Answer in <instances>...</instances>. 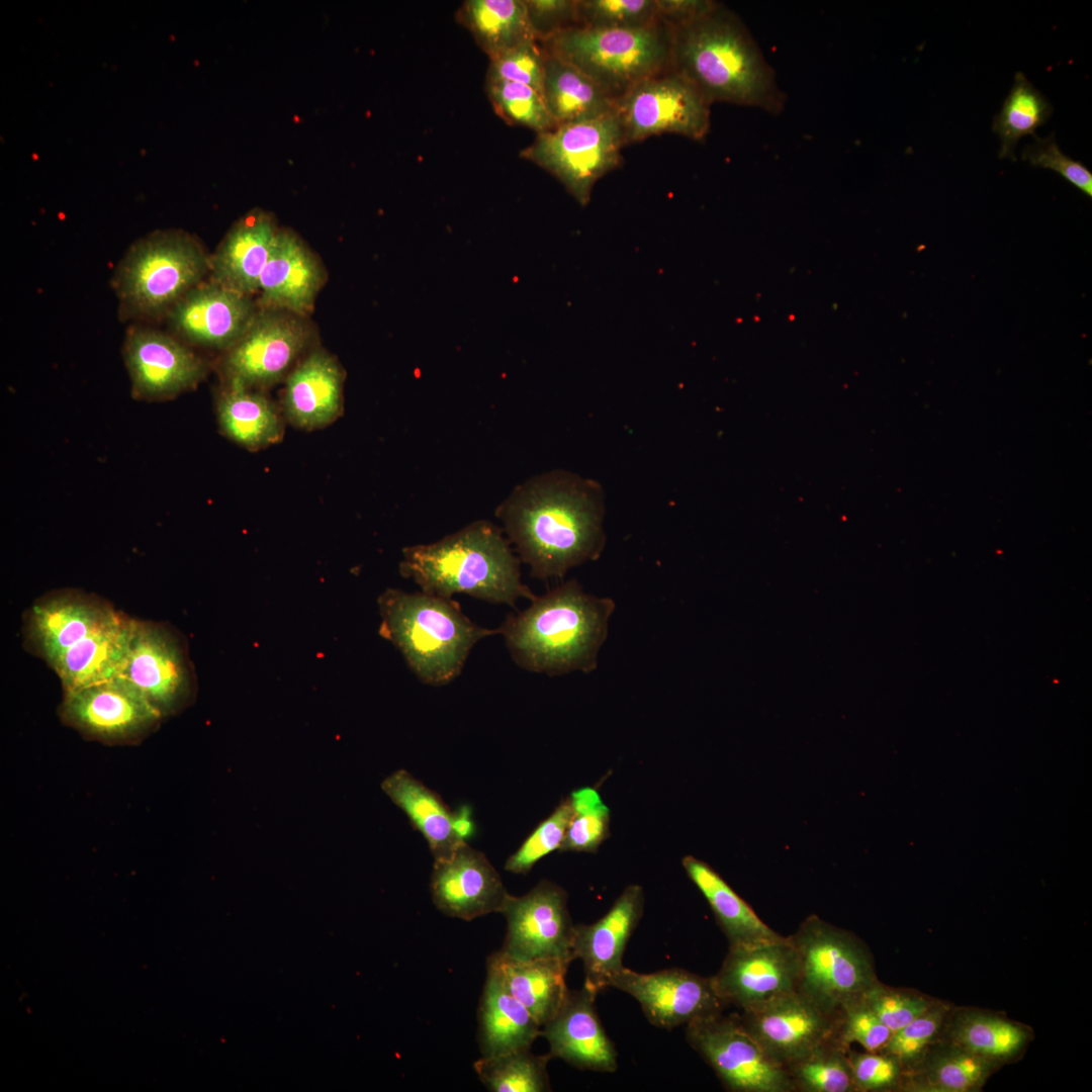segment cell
I'll list each match as a JSON object with an SVG mask.
<instances>
[{
	"mask_svg": "<svg viewBox=\"0 0 1092 1092\" xmlns=\"http://www.w3.org/2000/svg\"><path fill=\"white\" fill-rule=\"evenodd\" d=\"M571 814L569 799L562 801L526 838L505 863V870L525 875L545 855L559 849Z\"/></svg>",
	"mask_w": 1092,
	"mask_h": 1092,
	"instance_id": "46",
	"label": "cell"
},
{
	"mask_svg": "<svg viewBox=\"0 0 1092 1092\" xmlns=\"http://www.w3.org/2000/svg\"><path fill=\"white\" fill-rule=\"evenodd\" d=\"M469 814L470 811L467 807L462 808L459 813L454 814L453 828L456 835L462 840H465L473 830Z\"/></svg>",
	"mask_w": 1092,
	"mask_h": 1092,
	"instance_id": "53",
	"label": "cell"
},
{
	"mask_svg": "<svg viewBox=\"0 0 1092 1092\" xmlns=\"http://www.w3.org/2000/svg\"><path fill=\"white\" fill-rule=\"evenodd\" d=\"M690 1045L733 1092H794L785 1068L772 1061L734 1014L721 1013L687 1024Z\"/></svg>",
	"mask_w": 1092,
	"mask_h": 1092,
	"instance_id": "13",
	"label": "cell"
},
{
	"mask_svg": "<svg viewBox=\"0 0 1092 1092\" xmlns=\"http://www.w3.org/2000/svg\"><path fill=\"white\" fill-rule=\"evenodd\" d=\"M644 909L643 890L628 886L601 919L592 924L574 925L573 959L581 961L584 986L599 994L611 986L624 969L626 944L637 927Z\"/></svg>",
	"mask_w": 1092,
	"mask_h": 1092,
	"instance_id": "23",
	"label": "cell"
},
{
	"mask_svg": "<svg viewBox=\"0 0 1092 1092\" xmlns=\"http://www.w3.org/2000/svg\"><path fill=\"white\" fill-rule=\"evenodd\" d=\"M545 53L537 40H527L490 59L486 78L527 85L542 94Z\"/></svg>",
	"mask_w": 1092,
	"mask_h": 1092,
	"instance_id": "47",
	"label": "cell"
},
{
	"mask_svg": "<svg viewBox=\"0 0 1092 1092\" xmlns=\"http://www.w3.org/2000/svg\"><path fill=\"white\" fill-rule=\"evenodd\" d=\"M998 1068L941 1038L905 1073L901 1091L975 1092L983 1088Z\"/></svg>",
	"mask_w": 1092,
	"mask_h": 1092,
	"instance_id": "34",
	"label": "cell"
},
{
	"mask_svg": "<svg viewBox=\"0 0 1092 1092\" xmlns=\"http://www.w3.org/2000/svg\"><path fill=\"white\" fill-rule=\"evenodd\" d=\"M310 340L311 330L303 316L262 307L220 360L222 382L256 390L271 387L287 377Z\"/></svg>",
	"mask_w": 1092,
	"mask_h": 1092,
	"instance_id": "10",
	"label": "cell"
},
{
	"mask_svg": "<svg viewBox=\"0 0 1092 1092\" xmlns=\"http://www.w3.org/2000/svg\"><path fill=\"white\" fill-rule=\"evenodd\" d=\"M122 354L131 394L144 401H164L196 387L206 376V361L178 339L154 328H128Z\"/></svg>",
	"mask_w": 1092,
	"mask_h": 1092,
	"instance_id": "16",
	"label": "cell"
},
{
	"mask_svg": "<svg viewBox=\"0 0 1092 1092\" xmlns=\"http://www.w3.org/2000/svg\"><path fill=\"white\" fill-rule=\"evenodd\" d=\"M726 1005L746 1010L797 991L798 960L789 936L780 940L729 947L711 977Z\"/></svg>",
	"mask_w": 1092,
	"mask_h": 1092,
	"instance_id": "18",
	"label": "cell"
},
{
	"mask_svg": "<svg viewBox=\"0 0 1092 1092\" xmlns=\"http://www.w3.org/2000/svg\"><path fill=\"white\" fill-rule=\"evenodd\" d=\"M121 613L77 592H60L36 601L25 619L28 647L51 666L65 651L110 624Z\"/></svg>",
	"mask_w": 1092,
	"mask_h": 1092,
	"instance_id": "22",
	"label": "cell"
},
{
	"mask_svg": "<svg viewBox=\"0 0 1092 1092\" xmlns=\"http://www.w3.org/2000/svg\"><path fill=\"white\" fill-rule=\"evenodd\" d=\"M1049 99L1029 82L1022 72L1014 76V83L995 115L992 130L999 136L1000 159L1016 161L1015 150L1019 140L1035 134L1053 114Z\"/></svg>",
	"mask_w": 1092,
	"mask_h": 1092,
	"instance_id": "38",
	"label": "cell"
},
{
	"mask_svg": "<svg viewBox=\"0 0 1092 1092\" xmlns=\"http://www.w3.org/2000/svg\"><path fill=\"white\" fill-rule=\"evenodd\" d=\"M623 146V131L615 110L537 133L533 143L520 152V157L553 175L584 206L590 200L596 182L620 166Z\"/></svg>",
	"mask_w": 1092,
	"mask_h": 1092,
	"instance_id": "9",
	"label": "cell"
},
{
	"mask_svg": "<svg viewBox=\"0 0 1092 1092\" xmlns=\"http://www.w3.org/2000/svg\"><path fill=\"white\" fill-rule=\"evenodd\" d=\"M711 104L671 69L636 84L616 100L624 142L676 133L695 141L710 128Z\"/></svg>",
	"mask_w": 1092,
	"mask_h": 1092,
	"instance_id": "11",
	"label": "cell"
},
{
	"mask_svg": "<svg viewBox=\"0 0 1092 1092\" xmlns=\"http://www.w3.org/2000/svg\"><path fill=\"white\" fill-rule=\"evenodd\" d=\"M134 622V619L121 614L110 624L65 651L51 665L58 674L64 692L118 676L127 659Z\"/></svg>",
	"mask_w": 1092,
	"mask_h": 1092,
	"instance_id": "28",
	"label": "cell"
},
{
	"mask_svg": "<svg viewBox=\"0 0 1092 1092\" xmlns=\"http://www.w3.org/2000/svg\"><path fill=\"white\" fill-rule=\"evenodd\" d=\"M604 512L597 482L553 470L516 486L495 515L531 576L549 579L600 557Z\"/></svg>",
	"mask_w": 1092,
	"mask_h": 1092,
	"instance_id": "1",
	"label": "cell"
},
{
	"mask_svg": "<svg viewBox=\"0 0 1092 1092\" xmlns=\"http://www.w3.org/2000/svg\"><path fill=\"white\" fill-rule=\"evenodd\" d=\"M849 1049L834 1035L787 1066L794 1091L856 1092L848 1061Z\"/></svg>",
	"mask_w": 1092,
	"mask_h": 1092,
	"instance_id": "39",
	"label": "cell"
},
{
	"mask_svg": "<svg viewBox=\"0 0 1092 1092\" xmlns=\"http://www.w3.org/2000/svg\"><path fill=\"white\" fill-rule=\"evenodd\" d=\"M848 1061L856 1092L901 1091L906 1071L893 1056L849 1049Z\"/></svg>",
	"mask_w": 1092,
	"mask_h": 1092,
	"instance_id": "48",
	"label": "cell"
},
{
	"mask_svg": "<svg viewBox=\"0 0 1092 1092\" xmlns=\"http://www.w3.org/2000/svg\"><path fill=\"white\" fill-rule=\"evenodd\" d=\"M215 412L221 433L250 451L276 444L284 435V422L276 405L241 383L222 382L215 396Z\"/></svg>",
	"mask_w": 1092,
	"mask_h": 1092,
	"instance_id": "30",
	"label": "cell"
},
{
	"mask_svg": "<svg viewBox=\"0 0 1092 1092\" xmlns=\"http://www.w3.org/2000/svg\"><path fill=\"white\" fill-rule=\"evenodd\" d=\"M615 101L636 84L671 69V29L661 21L637 28H566L541 42Z\"/></svg>",
	"mask_w": 1092,
	"mask_h": 1092,
	"instance_id": "7",
	"label": "cell"
},
{
	"mask_svg": "<svg viewBox=\"0 0 1092 1092\" xmlns=\"http://www.w3.org/2000/svg\"><path fill=\"white\" fill-rule=\"evenodd\" d=\"M541 1025L487 970L478 1008V1043L482 1057L530 1049Z\"/></svg>",
	"mask_w": 1092,
	"mask_h": 1092,
	"instance_id": "31",
	"label": "cell"
},
{
	"mask_svg": "<svg viewBox=\"0 0 1092 1092\" xmlns=\"http://www.w3.org/2000/svg\"><path fill=\"white\" fill-rule=\"evenodd\" d=\"M569 965L557 959L520 961L497 950L487 959L486 967L543 1026L565 1001L568 993L565 976Z\"/></svg>",
	"mask_w": 1092,
	"mask_h": 1092,
	"instance_id": "29",
	"label": "cell"
},
{
	"mask_svg": "<svg viewBox=\"0 0 1092 1092\" xmlns=\"http://www.w3.org/2000/svg\"><path fill=\"white\" fill-rule=\"evenodd\" d=\"M892 1033L861 996L840 1008L836 1035L846 1045L856 1042L868 1052H881Z\"/></svg>",
	"mask_w": 1092,
	"mask_h": 1092,
	"instance_id": "49",
	"label": "cell"
},
{
	"mask_svg": "<svg viewBox=\"0 0 1092 1092\" xmlns=\"http://www.w3.org/2000/svg\"><path fill=\"white\" fill-rule=\"evenodd\" d=\"M671 70L710 103L727 102L778 114L786 104L776 74L743 21L716 2L670 27Z\"/></svg>",
	"mask_w": 1092,
	"mask_h": 1092,
	"instance_id": "2",
	"label": "cell"
},
{
	"mask_svg": "<svg viewBox=\"0 0 1092 1092\" xmlns=\"http://www.w3.org/2000/svg\"><path fill=\"white\" fill-rule=\"evenodd\" d=\"M950 1006L936 1001L929 1009L892 1033L881 1051L896 1058L908 1072L941 1039Z\"/></svg>",
	"mask_w": 1092,
	"mask_h": 1092,
	"instance_id": "43",
	"label": "cell"
},
{
	"mask_svg": "<svg viewBox=\"0 0 1092 1092\" xmlns=\"http://www.w3.org/2000/svg\"><path fill=\"white\" fill-rule=\"evenodd\" d=\"M381 789L427 840L434 859L447 855L465 841L456 835L454 814L440 796L405 769L388 776Z\"/></svg>",
	"mask_w": 1092,
	"mask_h": 1092,
	"instance_id": "35",
	"label": "cell"
},
{
	"mask_svg": "<svg viewBox=\"0 0 1092 1092\" xmlns=\"http://www.w3.org/2000/svg\"><path fill=\"white\" fill-rule=\"evenodd\" d=\"M499 913L507 921L503 954L520 961L574 960V925L560 886L543 880L523 896L509 894Z\"/></svg>",
	"mask_w": 1092,
	"mask_h": 1092,
	"instance_id": "15",
	"label": "cell"
},
{
	"mask_svg": "<svg viewBox=\"0 0 1092 1092\" xmlns=\"http://www.w3.org/2000/svg\"><path fill=\"white\" fill-rule=\"evenodd\" d=\"M430 890L442 913L467 921L500 912L509 895L486 856L466 841L435 858Z\"/></svg>",
	"mask_w": 1092,
	"mask_h": 1092,
	"instance_id": "20",
	"label": "cell"
},
{
	"mask_svg": "<svg viewBox=\"0 0 1092 1092\" xmlns=\"http://www.w3.org/2000/svg\"><path fill=\"white\" fill-rule=\"evenodd\" d=\"M59 716L83 737L106 745L136 744L163 720L144 695L119 675L64 692Z\"/></svg>",
	"mask_w": 1092,
	"mask_h": 1092,
	"instance_id": "12",
	"label": "cell"
},
{
	"mask_svg": "<svg viewBox=\"0 0 1092 1092\" xmlns=\"http://www.w3.org/2000/svg\"><path fill=\"white\" fill-rule=\"evenodd\" d=\"M344 370L324 350L310 352L286 377L282 410L295 428L313 431L335 422L343 414Z\"/></svg>",
	"mask_w": 1092,
	"mask_h": 1092,
	"instance_id": "26",
	"label": "cell"
},
{
	"mask_svg": "<svg viewBox=\"0 0 1092 1092\" xmlns=\"http://www.w3.org/2000/svg\"><path fill=\"white\" fill-rule=\"evenodd\" d=\"M551 1055H534L530 1049L481 1057L474 1069L483 1085L493 1092H544L550 1090L547 1064Z\"/></svg>",
	"mask_w": 1092,
	"mask_h": 1092,
	"instance_id": "40",
	"label": "cell"
},
{
	"mask_svg": "<svg viewBox=\"0 0 1092 1092\" xmlns=\"http://www.w3.org/2000/svg\"><path fill=\"white\" fill-rule=\"evenodd\" d=\"M578 26L637 28L660 21L655 0H576Z\"/></svg>",
	"mask_w": 1092,
	"mask_h": 1092,
	"instance_id": "44",
	"label": "cell"
},
{
	"mask_svg": "<svg viewBox=\"0 0 1092 1092\" xmlns=\"http://www.w3.org/2000/svg\"><path fill=\"white\" fill-rule=\"evenodd\" d=\"M658 19L669 27H676L708 11L715 3L711 0H655Z\"/></svg>",
	"mask_w": 1092,
	"mask_h": 1092,
	"instance_id": "52",
	"label": "cell"
},
{
	"mask_svg": "<svg viewBox=\"0 0 1092 1092\" xmlns=\"http://www.w3.org/2000/svg\"><path fill=\"white\" fill-rule=\"evenodd\" d=\"M1034 140V143L1027 145L1022 151V160L1033 167L1055 171L1091 198L1092 172L1081 161L1064 154L1054 133L1043 139L1037 136Z\"/></svg>",
	"mask_w": 1092,
	"mask_h": 1092,
	"instance_id": "50",
	"label": "cell"
},
{
	"mask_svg": "<svg viewBox=\"0 0 1092 1092\" xmlns=\"http://www.w3.org/2000/svg\"><path fill=\"white\" fill-rule=\"evenodd\" d=\"M489 60L527 40H536L524 0H467L456 13Z\"/></svg>",
	"mask_w": 1092,
	"mask_h": 1092,
	"instance_id": "37",
	"label": "cell"
},
{
	"mask_svg": "<svg viewBox=\"0 0 1092 1092\" xmlns=\"http://www.w3.org/2000/svg\"><path fill=\"white\" fill-rule=\"evenodd\" d=\"M542 96L556 125L614 112L616 101L574 66L546 53Z\"/></svg>",
	"mask_w": 1092,
	"mask_h": 1092,
	"instance_id": "36",
	"label": "cell"
},
{
	"mask_svg": "<svg viewBox=\"0 0 1092 1092\" xmlns=\"http://www.w3.org/2000/svg\"><path fill=\"white\" fill-rule=\"evenodd\" d=\"M402 576L427 594L472 598L516 608L536 595L522 582L520 559L503 530L485 520L466 525L443 539L402 549Z\"/></svg>",
	"mask_w": 1092,
	"mask_h": 1092,
	"instance_id": "4",
	"label": "cell"
},
{
	"mask_svg": "<svg viewBox=\"0 0 1092 1092\" xmlns=\"http://www.w3.org/2000/svg\"><path fill=\"white\" fill-rule=\"evenodd\" d=\"M610 987L633 996L651 1024L667 1029L721 1013L727 1006L711 977L677 968L643 974L624 967Z\"/></svg>",
	"mask_w": 1092,
	"mask_h": 1092,
	"instance_id": "19",
	"label": "cell"
},
{
	"mask_svg": "<svg viewBox=\"0 0 1092 1092\" xmlns=\"http://www.w3.org/2000/svg\"><path fill=\"white\" fill-rule=\"evenodd\" d=\"M597 994L584 985L568 990L557 1014L543 1025L550 1055L580 1070H617V1051L605 1032L595 1008Z\"/></svg>",
	"mask_w": 1092,
	"mask_h": 1092,
	"instance_id": "24",
	"label": "cell"
},
{
	"mask_svg": "<svg viewBox=\"0 0 1092 1092\" xmlns=\"http://www.w3.org/2000/svg\"><path fill=\"white\" fill-rule=\"evenodd\" d=\"M210 269V256L189 235L151 234L135 242L116 266L113 287L126 320H158Z\"/></svg>",
	"mask_w": 1092,
	"mask_h": 1092,
	"instance_id": "6",
	"label": "cell"
},
{
	"mask_svg": "<svg viewBox=\"0 0 1092 1092\" xmlns=\"http://www.w3.org/2000/svg\"><path fill=\"white\" fill-rule=\"evenodd\" d=\"M798 960L797 992L839 1012L879 980L868 946L852 932L809 915L789 936Z\"/></svg>",
	"mask_w": 1092,
	"mask_h": 1092,
	"instance_id": "8",
	"label": "cell"
},
{
	"mask_svg": "<svg viewBox=\"0 0 1092 1092\" xmlns=\"http://www.w3.org/2000/svg\"><path fill=\"white\" fill-rule=\"evenodd\" d=\"M682 867L710 905L729 947L755 945L782 939L730 885L707 862L687 855Z\"/></svg>",
	"mask_w": 1092,
	"mask_h": 1092,
	"instance_id": "32",
	"label": "cell"
},
{
	"mask_svg": "<svg viewBox=\"0 0 1092 1092\" xmlns=\"http://www.w3.org/2000/svg\"><path fill=\"white\" fill-rule=\"evenodd\" d=\"M861 998L892 1032L911 1022L937 1001L918 991L889 987L880 981L870 987Z\"/></svg>",
	"mask_w": 1092,
	"mask_h": 1092,
	"instance_id": "45",
	"label": "cell"
},
{
	"mask_svg": "<svg viewBox=\"0 0 1092 1092\" xmlns=\"http://www.w3.org/2000/svg\"><path fill=\"white\" fill-rule=\"evenodd\" d=\"M530 28L543 42L558 32L578 26L576 0H524Z\"/></svg>",
	"mask_w": 1092,
	"mask_h": 1092,
	"instance_id": "51",
	"label": "cell"
},
{
	"mask_svg": "<svg viewBox=\"0 0 1092 1092\" xmlns=\"http://www.w3.org/2000/svg\"><path fill=\"white\" fill-rule=\"evenodd\" d=\"M943 1038L998 1067L1021 1057L1031 1040L1029 1027L978 1009L949 1013Z\"/></svg>",
	"mask_w": 1092,
	"mask_h": 1092,
	"instance_id": "33",
	"label": "cell"
},
{
	"mask_svg": "<svg viewBox=\"0 0 1092 1092\" xmlns=\"http://www.w3.org/2000/svg\"><path fill=\"white\" fill-rule=\"evenodd\" d=\"M119 676L132 684L163 719L182 712L195 697V677L186 646L174 631L161 624L135 620Z\"/></svg>",
	"mask_w": 1092,
	"mask_h": 1092,
	"instance_id": "14",
	"label": "cell"
},
{
	"mask_svg": "<svg viewBox=\"0 0 1092 1092\" xmlns=\"http://www.w3.org/2000/svg\"><path fill=\"white\" fill-rule=\"evenodd\" d=\"M256 312L248 295L210 280L187 292L165 317L184 341L226 351L244 335Z\"/></svg>",
	"mask_w": 1092,
	"mask_h": 1092,
	"instance_id": "21",
	"label": "cell"
},
{
	"mask_svg": "<svg viewBox=\"0 0 1092 1092\" xmlns=\"http://www.w3.org/2000/svg\"><path fill=\"white\" fill-rule=\"evenodd\" d=\"M615 609L611 598L590 595L572 578L508 615L498 631L512 659L525 670L589 673L598 666Z\"/></svg>",
	"mask_w": 1092,
	"mask_h": 1092,
	"instance_id": "3",
	"label": "cell"
},
{
	"mask_svg": "<svg viewBox=\"0 0 1092 1092\" xmlns=\"http://www.w3.org/2000/svg\"><path fill=\"white\" fill-rule=\"evenodd\" d=\"M325 275L320 260L295 234L278 230L260 278L262 306L304 317L312 310Z\"/></svg>",
	"mask_w": 1092,
	"mask_h": 1092,
	"instance_id": "25",
	"label": "cell"
},
{
	"mask_svg": "<svg viewBox=\"0 0 1092 1092\" xmlns=\"http://www.w3.org/2000/svg\"><path fill=\"white\" fill-rule=\"evenodd\" d=\"M377 603L379 634L398 648L426 685L439 687L455 679L473 646L499 634L498 629L473 623L451 598L387 588Z\"/></svg>",
	"mask_w": 1092,
	"mask_h": 1092,
	"instance_id": "5",
	"label": "cell"
},
{
	"mask_svg": "<svg viewBox=\"0 0 1092 1092\" xmlns=\"http://www.w3.org/2000/svg\"><path fill=\"white\" fill-rule=\"evenodd\" d=\"M568 799L571 814L560 850L596 852L609 836V807L593 787L579 788Z\"/></svg>",
	"mask_w": 1092,
	"mask_h": 1092,
	"instance_id": "42",
	"label": "cell"
},
{
	"mask_svg": "<svg viewBox=\"0 0 1092 1092\" xmlns=\"http://www.w3.org/2000/svg\"><path fill=\"white\" fill-rule=\"evenodd\" d=\"M734 1014L765 1054L786 1068L836 1035L839 1012H829L794 991Z\"/></svg>",
	"mask_w": 1092,
	"mask_h": 1092,
	"instance_id": "17",
	"label": "cell"
},
{
	"mask_svg": "<svg viewBox=\"0 0 1092 1092\" xmlns=\"http://www.w3.org/2000/svg\"><path fill=\"white\" fill-rule=\"evenodd\" d=\"M277 232L272 216L264 211L244 216L210 256L211 280L248 296L259 291Z\"/></svg>",
	"mask_w": 1092,
	"mask_h": 1092,
	"instance_id": "27",
	"label": "cell"
},
{
	"mask_svg": "<svg viewBox=\"0 0 1092 1092\" xmlns=\"http://www.w3.org/2000/svg\"><path fill=\"white\" fill-rule=\"evenodd\" d=\"M487 97L499 117L507 123L522 125L541 133L557 125L549 113L543 96L523 84L505 80H485Z\"/></svg>",
	"mask_w": 1092,
	"mask_h": 1092,
	"instance_id": "41",
	"label": "cell"
}]
</instances>
